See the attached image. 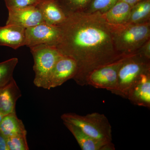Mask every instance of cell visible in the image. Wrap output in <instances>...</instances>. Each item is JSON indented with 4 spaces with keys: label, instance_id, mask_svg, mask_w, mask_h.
<instances>
[{
    "label": "cell",
    "instance_id": "6da1fadb",
    "mask_svg": "<svg viewBox=\"0 0 150 150\" xmlns=\"http://www.w3.org/2000/svg\"><path fill=\"white\" fill-rule=\"evenodd\" d=\"M58 26L61 36L56 48L76 62L73 79L79 85H86L87 76L93 70L126 57L116 51L110 25L100 13H76Z\"/></svg>",
    "mask_w": 150,
    "mask_h": 150
},
{
    "label": "cell",
    "instance_id": "7a4b0ae2",
    "mask_svg": "<svg viewBox=\"0 0 150 150\" xmlns=\"http://www.w3.org/2000/svg\"><path fill=\"white\" fill-rule=\"evenodd\" d=\"M109 25L114 47L123 56L136 54L140 47L150 39V22Z\"/></svg>",
    "mask_w": 150,
    "mask_h": 150
},
{
    "label": "cell",
    "instance_id": "3957f363",
    "mask_svg": "<svg viewBox=\"0 0 150 150\" xmlns=\"http://www.w3.org/2000/svg\"><path fill=\"white\" fill-rule=\"evenodd\" d=\"M61 119L77 126L94 139L112 142V127L104 114L94 112L82 115L69 112L62 114Z\"/></svg>",
    "mask_w": 150,
    "mask_h": 150
},
{
    "label": "cell",
    "instance_id": "277c9868",
    "mask_svg": "<svg viewBox=\"0 0 150 150\" xmlns=\"http://www.w3.org/2000/svg\"><path fill=\"white\" fill-rule=\"evenodd\" d=\"M150 69V60L139 54L126 56L118 71L117 85L112 93L127 99L130 89L146 70Z\"/></svg>",
    "mask_w": 150,
    "mask_h": 150
},
{
    "label": "cell",
    "instance_id": "5b68a950",
    "mask_svg": "<svg viewBox=\"0 0 150 150\" xmlns=\"http://www.w3.org/2000/svg\"><path fill=\"white\" fill-rule=\"evenodd\" d=\"M33 56L35 72L33 83L36 87L49 88V80L56 61L62 54L55 46L38 45L30 48Z\"/></svg>",
    "mask_w": 150,
    "mask_h": 150
},
{
    "label": "cell",
    "instance_id": "8992f818",
    "mask_svg": "<svg viewBox=\"0 0 150 150\" xmlns=\"http://www.w3.org/2000/svg\"><path fill=\"white\" fill-rule=\"evenodd\" d=\"M126 57L92 71L86 79V85L105 89L112 93L117 85L119 68Z\"/></svg>",
    "mask_w": 150,
    "mask_h": 150
},
{
    "label": "cell",
    "instance_id": "52a82bcc",
    "mask_svg": "<svg viewBox=\"0 0 150 150\" xmlns=\"http://www.w3.org/2000/svg\"><path fill=\"white\" fill-rule=\"evenodd\" d=\"M25 33V46L29 48L40 45L56 47L61 36L59 26L45 22L26 28Z\"/></svg>",
    "mask_w": 150,
    "mask_h": 150
},
{
    "label": "cell",
    "instance_id": "ba28073f",
    "mask_svg": "<svg viewBox=\"0 0 150 150\" xmlns=\"http://www.w3.org/2000/svg\"><path fill=\"white\" fill-rule=\"evenodd\" d=\"M8 11L7 25H14L26 29L45 22L42 14L36 6Z\"/></svg>",
    "mask_w": 150,
    "mask_h": 150
},
{
    "label": "cell",
    "instance_id": "9c48e42d",
    "mask_svg": "<svg viewBox=\"0 0 150 150\" xmlns=\"http://www.w3.org/2000/svg\"><path fill=\"white\" fill-rule=\"evenodd\" d=\"M76 62L66 55L60 56L51 72L49 80V88L62 86L67 81L73 79L77 72Z\"/></svg>",
    "mask_w": 150,
    "mask_h": 150
},
{
    "label": "cell",
    "instance_id": "30bf717a",
    "mask_svg": "<svg viewBox=\"0 0 150 150\" xmlns=\"http://www.w3.org/2000/svg\"><path fill=\"white\" fill-rule=\"evenodd\" d=\"M127 99L135 105L150 108V69L140 75L129 91Z\"/></svg>",
    "mask_w": 150,
    "mask_h": 150
},
{
    "label": "cell",
    "instance_id": "8fae6325",
    "mask_svg": "<svg viewBox=\"0 0 150 150\" xmlns=\"http://www.w3.org/2000/svg\"><path fill=\"white\" fill-rule=\"evenodd\" d=\"M76 140L83 150H115L112 142H105L94 139L85 134L79 128L68 122H63Z\"/></svg>",
    "mask_w": 150,
    "mask_h": 150
},
{
    "label": "cell",
    "instance_id": "7c38bea8",
    "mask_svg": "<svg viewBox=\"0 0 150 150\" xmlns=\"http://www.w3.org/2000/svg\"><path fill=\"white\" fill-rule=\"evenodd\" d=\"M21 96V91L13 78L0 87V112L4 116L16 112L17 100Z\"/></svg>",
    "mask_w": 150,
    "mask_h": 150
},
{
    "label": "cell",
    "instance_id": "4fadbf2b",
    "mask_svg": "<svg viewBox=\"0 0 150 150\" xmlns=\"http://www.w3.org/2000/svg\"><path fill=\"white\" fill-rule=\"evenodd\" d=\"M36 6L47 24L59 26L67 19V16L56 0H40Z\"/></svg>",
    "mask_w": 150,
    "mask_h": 150
},
{
    "label": "cell",
    "instance_id": "5bb4252c",
    "mask_svg": "<svg viewBox=\"0 0 150 150\" xmlns=\"http://www.w3.org/2000/svg\"><path fill=\"white\" fill-rule=\"evenodd\" d=\"M25 28L14 25L0 27V46L17 49L25 46Z\"/></svg>",
    "mask_w": 150,
    "mask_h": 150
},
{
    "label": "cell",
    "instance_id": "9a60e30c",
    "mask_svg": "<svg viewBox=\"0 0 150 150\" xmlns=\"http://www.w3.org/2000/svg\"><path fill=\"white\" fill-rule=\"evenodd\" d=\"M131 8V6L127 3L118 0L108 10L100 14L108 24H125L129 21Z\"/></svg>",
    "mask_w": 150,
    "mask_h": 150
},
{
    "label": "cell",
    "instance_id": "2e32d148",
    "mask_svg": "<svg viewBox=\"0 0 150 150\" xmlns=\"http://www.w3.org/2000/svg\"><path fill=\"white\" fill-rule=\"evenodd\" d=\"M0 133L6 138L17 136L27 135L22 121L13 112L4 115L0 122Z\"/></svg>",
    "mask_w": 150,
    "mask_h": 150
},
{
    "label": "cell",
    "instance_id": "e0dca14e",
    "mask_svg": "<svg viewBox=\"0 0 150 150\" xmlns=\"http://www.w3.org/2000/svg\"><path fill=\"white\" fill-rule=\"evenodd\" d=\"M150 22V0H143L131 6L128 23L142 24Z\"/></svg>",
    "mask_w": 150,
    "mask_h": 150
},
{
    "label": "cell",
    "instance_id": "ac0fdd59",
    "mask_svg": "<svg viewBox=\"0 0 150 150\" xmlns=\"http://www.w3.org/2000/svg\"><path fill=\"white\" fill-rule=\"evenodd\" d=\"M67 16L83 12L90 0H56Z\"/></svg>",
    "mask_w": 150,
    "mask_h": 150
},
{
    "label": "cell",
    "instance_id": "d6986e66",
    "mask_svg": "<svg viewBox=\"0 0 150 150\" xmlns=\"http://www.w3.org/2000/svg\"><path fill=\"white\" fill-rule=\"evenodd\" d=\"M18 59L13 58L0 63V87L8 83L13 78V73Z\"/></svg>",
    "mask_w": 150,
    "mask_h": 150
},
{
    "label": "cell",
    "instance_id": "ffe728a7",
    "mask_svg": "<svg viewBox=\"0 0 150 150\" xmlns=\"http://www.w3.org/2000/svg\"><path fill=\"white\" fill-rule=\"evenodd\" d=\"M118 0H90L83 12L102 14L108 10Z\"/></svg>",
    "mask_w": 150,
    "mask_h": 150
},
{
    "label": "cell",
    "instance_id": "44dd1931",
    "mask_svg": "<svg viewBox=\"0 0 150 150\" xmlns=\"http://www.w3.org/2000/svg\"><path fill=\"white\" fill-rule=\"evenodd\" d=\"M26 135H17L6 138L8 150H29Z\"/></svg>",
    "mask_w": 150,
    "mask_h": 150
},
{
    "label": "cell",
    "instance_id": "7402d4cb",
    "mask_svg": "<svg viewBox=\"0 0 150 150\" xmlns=\"http://www.w3.org/2000/svg\"><path fill=\"white\" fill-rule=\"evenodd\" d=\"M40 0H4L8 9L20 8L30 6H36Z\"/></svg>",
    "mask_w": 150,
    "mask_h": 150
},
{
    "label": "cell",
    "instance_id": "603a6c76",
    "mask_svg": "<svg viewBox=\"0 0 150 150\" xmlns=\"http://www.w3.org/2000/svg\"><path fill=\"white\" fill-rule=\"evenodd\" d=\"M146 59L150 60V39L145 42L137 52Z\"/></svg>",
    "mask_w": 150,
    "mask_h": 150
},
{
    "label": "cell",
    "instance_id": "cb8c5ba5",
    "mask_svg": "<svg viewBox=\"0 0 150 150\" xmlns=\"http://www.w3.org/2000/svg\"><path fill=\"white\" fill-rule=\"evenodd\" d=\"M0 150H8L6 143V139L0 133Z\"/></svg>",
    "mask_w": 150,
    "mask_h": 150
},
{
    "label": "cell",
    "instance_id": "d4e9b609",
    "mask_svg": "<svg viewBox=\"0 0 150 150\" xmlns=\"http://www.w3.org/2000/svg\"><path fill=\"white\" fill-rule=\"evenodd\" d=\"M120 1L125 2L127 3V4L130 5L131 6H132L137 4V3L139 2L143 1V0H120Z\"/></svg>",
    "mask_w": 150,
    "mask_h": 150
},
{
    "label": "cell",
    "instance_id": "484cf974",
    "mask_svg": "<svg viewBox=\"0 0 150 150\" xmlns=\"http://www.w3.org/2000/svg\"><path fill=\"white\" fill-rule=\"evenodd\" d=\"M3 117H4V115H3L2 114V113H1V112H0V122H1V121Z\"/></svg>",
    "mask_w": 150,
    "mask_h": 150
}]
</instances>
